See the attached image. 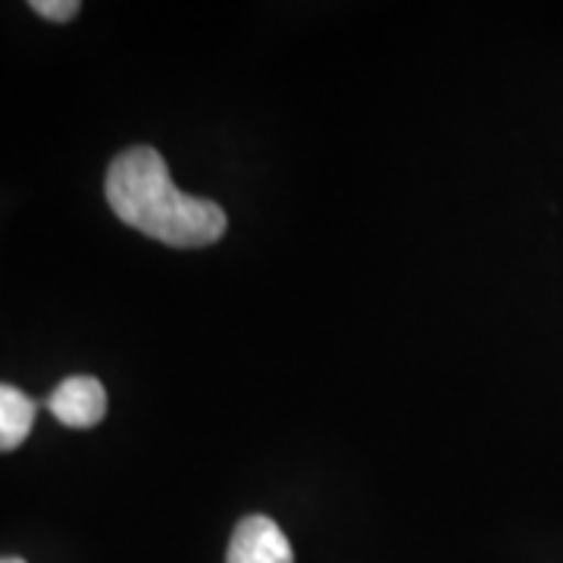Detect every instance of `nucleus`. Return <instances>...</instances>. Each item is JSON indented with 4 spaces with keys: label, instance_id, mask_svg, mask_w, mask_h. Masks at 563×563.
<instances>
[{
    "label": "nucleus",
    "instance_id": "f257e3e1",
    "mask_svg": "<svg viewBox=\"0 0 563 563\" xmlns=\"http://www.w3.org/2000/svg\"><path fill=\"white\" fill-rule=\"evenodd\" d=\"M107 201L125 225L169 247H207L225 232L220 203L179 191L154 147H129L110 163Z\"/></svg>",
    "mask_w": 563,
    "mask_h": 563
},
{
    "label": "nucleus",
    "instance_id": "f03ea898",
    "mask_svg": "<svg viewBox=\"0 0 563 563\" xmlns=\"http://www.w3.org/2000/svg\"><path fill=\"white\" fill-rule=\"evenodd\" d=\"M225 563H295V551L269 517L251 514L235 526Z\"/></svg>",
    "mask_w": 563,
    "mask_h": 563
},
{
    "label": "nucleus",
    "instance_id": "7ed1b4c3",
    "mask_svg": "<svg viewBox=\"0 0 563 563\" xmlns=\"http://www.w3.org/2000/svg\"><path fill=\"white\" fill-rule=\"evenodd\" d=\"M47 407L63 426L91 429L107 417V391L95 376H69L51 391Z\"/></svg>",
    "mask_w": 563,
    "mask_h": 563
},
{
    "label": "nucleus",
    "instance_id": "20e7f679",
    "mask_svg": "<svg viewBox=\"0 0 563 563\" xmlns=\"http://www.w3.org/2000/svg\"><path fill=\"white\" fill-rule=\"evenodd\" d=\"M38 404L16 385H0V451L20 448L35 426Z\"/></svg>",
    "mask_w": 563,
    "mask_h": 563
},
{
    "label": "nucleus",
    "instance_id": "39448f33",
    "mask_svg": "<svg viewBox=\"0 0 563 563\" xmlns=\"http://www.w3.org/2000/svg\"><path fill=\"white\" fill-rule=\"evenodd\" d=\"M32 10L51 22H69L81 10L79 0H32Z\"/></svg>",
    "mask_w": 563,
    "mask_h": 563
},
{
    "label": "nucleus",
    "instance_id": "423d86ee",
    "mask_svg": "<svg viewBox=\"0 0 563 563\" xmlns=\"http://www.w3.org/2000/svg\"><path fill=\"white\" fill-rule=\"evenodd\" d=\"M0 563H25L22 558H0Z\"/></svg>",
    "mask_w": 563,
    "mask_h": 563
}]
</instances>
